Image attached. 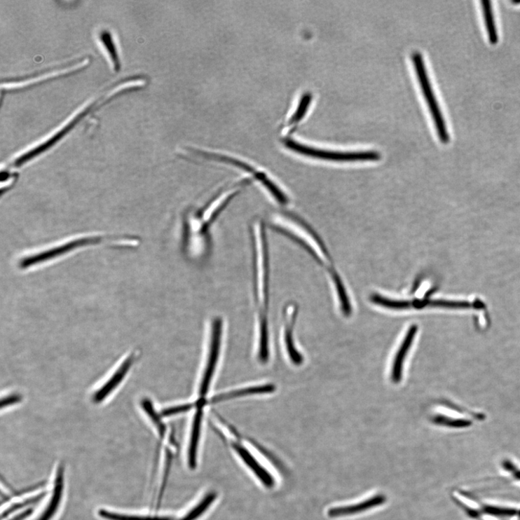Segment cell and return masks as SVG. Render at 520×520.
<instances>
[{
  "instance_id": "4fadbf2b",
  "label": "cell",
  "mask_w": 520,
  "mask_h": 520,
  "mask_svg": "<svg viewBox=\"0 0 520 520\" xmlns=\"http://www.w3.org/2000/svg\"><path fill=\"white\" fill-rule=\"evenodd\" d=\"M417 331L418 327L416 325H413L409 328L406 338L397 353L392 370V381L395 383H399L402 379L404 362L413 342Z\"/></svg>"
},
{
  "instance_id": "30bf717a",
  "label": "cell",
  "mask_w": 520,
  "mask_h": 520,
  "mask_svg": "<svg viewBox=\"0 0 520 520\" xmlns=\"http://www.w3.org/2000/svg\"><path fill=\"white\" fill-rule=\"evenodd\" d=\"M242 186V184H238V186L230 188L228 191L222 193L214 201L211 202L203 210L200 218V222H195L194 224L197 225L195 227L200 226V230L202 231L207 228L211 222L214 221V219L218 215L220 210L231 199V198L240 192Z\"/></svg>"
},
{
  "instance_id": "7c38bea8",
  "label": "cell",
  "mask_w": 520,
  "mask_h": 520,
  "mask_svg": "<svg viewBox=\"0 0 520 520\" xmlns=\"http://www.w3.org/2000/svg\"><path fill=\"white\" fill-rule=\"evenodd\" d=\"M64 467L61 464L57 469L53 492L49 504L47 505L41 516L37 520H51L56 514L62 499L64 483Z\"/></svg>"
},
{
  "instance_id": "ac0fdd59",
  "label": "cell",
  "mask_w": 520,
  "mask_h": 520,
  "mask_svg": "<svg viewBox=\"0 0 520 520\" xmlns=\"http://www.w3.org/2000/svg\"><path fill=\"white\" fill-rule=\"evenodd\" d=\"M312 93L306 92L301 97L298 106L287 121V127L294 130L296 125L303 119L307 109H308L312 102Z\"/></svg>"
},
{
  "instance_id": "d4e9b609",
  "label": "cell",
  "mask_w": 520,
  "mask_h": 520,
  "mask_svg": "<svg viewBox=\"0 0 520 520\" xmlns=\"http://www.w3.org/2000/svg\"><path fill=\"white\" fill-rule=\"evenodd\" d=\"M22 397L18 394L11 395L6 397L3 398L1 402L2 409L7 408L14 404H18L20 402Z\"/></svg>"
},
{
  "instance_id": "5bb4252c",
  "label": "cell",
  "mask_w": 520,
  "mask_h": 520,
  "mask_svg": "<svg viewBox=\"0 0 520 520\" xmlns=\"http://www.w3.org/2000/svg\"><path fill=\"white\" fill-rule=\"evenodd\" d=\"M275 390V386L271 384L252 386L246 388H242L238 390H234L226 393L216 395L210 400L207 401V404H216L222 403V402L227 401L231 399L255 395H264L269 394Z\"/></svg>"
},
{
  "instance_id": "8992f818",
  "label": "cell",
  "mask_w": 520,
  "mask_h": 520,
  "mask_svg": "<svg viewBox=\"0 0 520 520\" xmlns=\"http://www.w3.org/2000/svg\"><path fill=\"white\" fill-rule=\"evenodd\" d=\"M223 322L217 318L212 321L209 354L199 386L200 398L205 399L215 374L220 355Z\"/></svg>"
},
{
  "instance_id": "44dd1931",
  "label": "cell",
  "mask_w": 520,
  "mask_h": 520,
  "mask_svg": "<svg viewBox=\"0 0 520 520\" xmlns=\"http://www.w3.org/2000/svg\"><path fill=\"white\" fill-rule=\"evenodd\" d=\"M141 406L155 425L159 435L163 436L165 431V425L161 420L160 416L156 411L152 402L147 398L144 399L141 402Z\"/></svg>"
},
{
  "instance_id": "7402d4cb",
  "label": "cell",
  "mask_w": 520,
  "mask_h": 520,
  "mask_svg": "<svg viewBox=\"0 0 520 520\" xmlns=\"http://www.w3.org/2000/svg\"><path fill=\"white\" fill-rule=\"evenodd\" d=\"M371 301L392 310H406L411 307L409 301L391 300L377 294L371 296Z\"/></svg>"
},
{
  "instance_id": "cb8c5ba5",
  "label": "cell",
  "mask_w": 520,
  "mask_h": 520,
  "mask_svg": "<svg viewBox=\"0 0 520 520\" xmlns=\"http://www.w3.org/2000/svg\"><path fill=\"white\" fill-rule=\"evenodd\" d=\"M193 409H196L195 402H193V403L182 404L165 409L164 410H163L161 414L164 417H170L182 413H186Z\"/></svg>"
},
{
  "instance_id": "8fae6325",
  "label": "cell",
  "mask_w": 520,
  "mask_h": 520,
  "mask_svg": "<svg viewBox=\"0 0 520 520\" xmlns=\"http://www.w3.org/2000/svg\"><path fill=\"white\" fill-rule=\"evenodd\" d=\"M134 362V357L130 356L118 368L110 379L93 396L95 403L100 404L104 401L111 392L121 385L125 379Z\"/></svg>"
},
{
  "instance_id": "ffe728a7",
  "label": "cell",
  "mask_w": 520,
  "mask_h": 520,
  "mask_svg": "<svg viewBox=\"0 0 520 520\" xmlns=\"http://www.w3.org/2000/svg\"><path fill=\"white\" fill-rule=\"evenodd\" d=\"M217 499L216 493H207L203 500L196 505L191 511L189 512L179 520H196L200 518L212 505Z\"/></svg>"
},
{
  "instance_id": "6da1fadb",
  "label": "cell",
  "mask_w": 520,
  "mask_h": 520,
  "mask_svg": "<svg viewBox=\"0 0 520 520\" xmlns=\"http://www.w3.org/2000/svg\"><path fill=\"white\" fill-rule=\"evenodd\" d=\"M105 242L120 245H135V240L130 238H121V236L102 235H82L80 238L69 239L50 247L29 253L19 259L18 267L22 271L29 270L40 265L54 261L69 253L82 248L95 246Z\"/></svg>"
},
{
  "instance_id": "d6986e66",
  "label": "cell",
  "mask_w": 520,
  "mask_h": 520,
  "mask_svg": "<svg viewBox=\"0 0 520 520\" xmlns=\"http://www.w3.org/2000/svg\"><path fill=\"white\" fill-rule=\"evenodd\" d=\"M99 514L102 518L107 520H172V518L167 516L127 515L106 509H100Z\"/></svg>"
},
{
  "instance_id": "9a60e30c",
  "label": "cell",
  "mask_w": 520,
  "mask_h": 520,
  "mask_svg": "<svg viewBox=\"0 0 520 520\" xmlns=\"http://www.w3.org/2000/svg\"><path fill=\"white\" fill-rule=\"evenodd\" d=\"M481 4L489 42L492 45H495L499 42V34L495 26L492 4L490 1H486V0H482Z\"/></svg>"
},
{
  "instance_id": "9c48e42d",
  "label": "cell",
  "mask_w": 520,
  "mask_h": 520,
  "mask_svg": "<svg viewBox=\"0 0 520 520\" xmlns=\"http://www.w3.org/2000/svg\"><path fill=\"white\" fill-rule=\"evenodd\" d=\"M385 500L383 495H374L360 502H354V504L330 508L327 514L331 517L354 515L379 507L383 505Z\"/></svg>"
},
{
  "instance_id": "52a82bcc",
  "label": "cell",
  "mask_w": 520,
  "mask_h": 520,
  "mask_svg": "<svg viewBox=\"0 0 520 520\" xmlns=\"http://www.w3.org/2000/svg\"><path fill=\"white\" fill-rule=\"evenodd\" d=\"M232 446L235 453L239 456L255 477L265 487L272 488L275 485V479L271 472L244 446L238 443H233Z\"/></svg>"
},
{
  "instance_id": "2e32d148",
  "label": "cell",
  "mask_w": 520,
  "mask_h": 520,
  "mask_svg": "<svg viewBox=\"0 0 520 520\" xmlns=\"http://www.w3.org/2000/svg\"><path fill=\"white\" fill-rule=\"evenodd\" d=\"M295 319L294 315L291 318L289 313H288V317L286 318L285 341L290 360L296 365H300L303 362V357L301 354L296 348L293 337V327Z\"/></svg>"
},
{
  "instance_id": "7a4b0ae2",
  "label": "cell",
  "mask_w": 520,
  "mask_h": 520,
  "mask_svg": "<svg viewBox=\"0 0 520 520\" xmlns=\"http://www.w3.org/2000/svg\"><path fill=\"white\" fill-rule=\"evenodd\" d=\"M254 252V292L259 311V336L267 338L268 334V268L265 234L261 221L253 224Z\"/></svg>"
},
{
  "instance_id": "ba28073f",
  "label": "cell",
  "mask_w": 520,
  "mask_h": 520,
  "mask_svg": "<svg viewBox=\"0 0 520 520\" xmlns=\"http://www.w3.org/2000/svg\"><path fill=\"white\" fill-rule=\"evenodd\" d=\"M196 411L192 423L190 442L188 446V464L191 469H195L198 462V447L201 436L203 408L207 405L205 399L199 398L196 401Z\"/></svg>"
},
{
  "instance_id": "5b68a950",
  "label": "cell",
  "mask_w": 520,
  "mask_h": 520,
  "mask_svg": "<svg viewBox=\"0 0 520 520\" xmlns=\"http://www.w3.org/2000/svg\"><path fill=\"white\" fill-rule=\"evenodd\" d=\"M282 144L298 153L325 160L338 161L352 160H371L381 158L379 153L375 151L362 152H338L315 149L306 146L292 137H285L282 139Z\"/></svg>"
},
{
  "instance_id": "e0dca14e",
  "label": "cell",
  "mask_w": 520,
  "mask_h": 520,
  "mask_svg": "<svg viewBox=\"0 0 520 520\" xmlns=\"http://www.w3.org/2000/svg\"><path fill=\"white\" fill-rule=\"evenodd\" d=\"M100 41L109 57L114 70L118 72L121 69L120 57L118 55L116 46L112 34L107 30L102 31L100 34Z\"/></svg>"
},
{
  "instance_id": "3957f363",
  "label": "cell",
  "mask_w": 520,
  "mask_h": 520,
  "mask_svg": "<svg viewBox=\"0 0 520 520\" xmlns=\"http://www.w3.org/2000/svg\"><path fill=\"white\" fill-rule=\"evenodd\" d=\"M195 155H198L201 158L209 159L211 160H216L217 162L224 163L233 165V167L238 168L242 171L251 173V176L255 177L259 182L267 187L268 191L273 194L274 198L281 204L285 205L288 203L289 200L285 193H283L281 189L278 186L272 177L267 172L264 171L259 167H256L255 165H253L247 161L245 160L238 157L232 156L225 153L200 151V150H193Z\"/></svg>"
},
{
  "instance_id": "603a6c76",
  "label": "cell",
  "mask_w": 520,
  "mask_h": 520,
  "mask_svg": "<svg viewBox=\"0 0 520 520\" xmlns=\"http://www.w3.org/2000/svg\"><path fill=\"white\" fill-rule=\"evenodd\" d=\"M334 279L335 281V285L337 288V292H338V297L340 299L342 311L345 316H349L351 314L352 310H351V306H350L348 297L346 294L345 289L338 276L334 275Z\"/></svg>"
},
{
  "instance_id": "277c9868",
  "label": "cell",
  "mask_w": 520,
  "mask_h": 520,
  "mask_svg": "<svg viewBox=\"0 0 520 520\" xmlns=\"http://www.w3.org/2000/svg\"><path fill=\"white\" fill-rule=\"evenodd\" d=\"M412 59L419 84L430 108L438 137L442 143L447 144L450 140V135H449L443 114L427 75L423 55L419 52H414Z\"/></svg>"
}]
</instances>
